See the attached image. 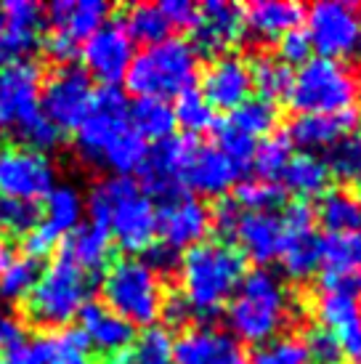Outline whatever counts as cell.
<instances>
[{"mask_svg":"<svg viewBox=\"0 0 361 364\" xmlns=\"http://www.w3.org/2000/svg\"><path fill=\"white\" fill-rule=\"evenodd\" d=\"M85 210L90 213V223L107 229L128 253H144L154 245L157 208L131 176H112L93 183L85 197Z\"/></svg>","mask_w":361,"mask_h":364,"instance_id":"1","label":"cell"},{"mask_svg":"<svg viewBox=\"0 0 361 364\" xmlns=\"http://www.w3.org/2000/svg\"><path fill=\"white\" fill-rule=\"evenodd\" d=\"M178 279L191 314L215 316L244 279V255L223 240L200 242L178 258Z\"/></svg>","mask_w":361,"mask_h":364,"instance_id":"2","label":"cell"},{"mask_svg":"<svg viewBox=\"0 0 361 364\" xmlns=\"http://www.w3.org/2000/svg\"><path fill=\"white\" fill-rule=\"evenodd\" d=\"M292 322V301L287 287L269 269L244 274L242 284L229 301V333L237 341L263 346L279 338Z\"/></svg>","mask_w":361,"mask_h":364,"instance_id":"3","label":"cell"},{"mask_svg":"<svg viewBox=\"0 0 361 364\" xmlns=\"http://www.w3.org/2000/svg\"><path fill=\"white\" fill-rule=\"evenodd\" d=\"M200 75V53L183 38H165V41L146 46L136 53L131 67L125 72L128 91L139 99H171L191 91Z\"/></svg>","mask_w":361,"mask_h":364,"instance_id":"4","label":"cell"},{"mask_svg":"<svg viewBox=\"0 0 361 364\" xmlns=\"http://www.w3.org/2000/svg\"><path fill=\"white\" fill-rule=\"evenodd\" d=\"M93 274H85L67 258H56L41 272L32 293L24 298V316L38 327L64 330L90 304Z\"/></svg>","mask_w":361,"mask_h":364,"instance_id":"5","label":"cell"},{"mask_svg":"<svg viewBox=\"0 0 361 364\" xmlns=\"http://www.w3.org/2000/svg\"><path fill=\"white\" fill-rule=\"evenodd\" d=\"M104 306L128 324H154L160 319L165 290L160 277L141 258H120L104 272L101 279Z\"/></svg>","mask_w":361,"mask_h":364,"instance_id":"6","label":"cell"},{"mask_svg":"<svg viewBox=\"0 0 361 364\" xmlns=\"http://www.w3.org/2000/svg\"><path fill=\"white\" fill-rule=\"evenodd\" d=\"M290 104L298 114H340L359 99V80L343 61L308 59L292 75Z\"/></svg>","mask_w":361,"mask_h":364,"instance_id":"7","label":"cell"},{"mask_svg":"<svg viewBox=\"0 0 361 364\" xmlns=\"http://www.w3.org/2000/svg\"><path fill=\"white\" fill-rule=\"evenodd\" d=\"M133 131L131 104L117 85H101L93 91L85 117L75 128V146L82 160L104 165L109 152Z\"/></svg>","mask_w":361,"mask_h":364,"instance_id":"8","label":"cell"},{"mask_svg":"<svg viewBox=\"0 0 361 364\" xmlns=\"http://www.w3.org/2000/svg\"><path fill=\"white\" fill-rule=\"evenodd\" d=\"M56 186V165L50 154L30 149L24 144L0 146V197L11 200H45Z\"/></svg>","mask_w":361,"mask_h":364,"instance_id":"9","label":"cell"},{"mask_svg":"<svg viewBox=\"0 0 361 364\" xmlns=\"http://www.w3.org/2000/svg\"><path fill=\"white\" fill-rule=\"evenodd\" d=\"M82 213H85V200H82L80 189L75 183H56L43 200V218L24 237L27 255L35 261L45 258L56 245H61L64 237H70L80 226Z\"/></svg>","mask_w":361,"mask_h":364,"instance_id":"10","label":"cell"},{"mask_svg":"<svg viewBox=\"0 0 361 364\" xmlns=\"http://www.w3.org/2000/svg\"><path fill=\"white\" fill-rule=\"evenodd\" d=\"M308 41L321 59L340 61L359 48L361 19L359 11L343 0H321L308 9Z\"/></svg>","mask_w":361,"mask_h":364,"instance_id":"11","label":"cell"},{"mask_svg":"<svg viewBox=\"0 0 361 364\" xmlns=\"http://www.w3.org/2000/svg\"><path fill=\"white\" fill-rule=\"evenodd\" d=\"M281 221V250L279 261L284 274L295 282H306L319 272L321 240L316 234V218L306 203H292Z\"/></svg>","mask_w":361,"mask_h":364,"instance_id":"12","label":"cell"},{"mask_svg":"<svg viewBox=\"0 0 361 364\" xmlns=\"http://www.w3.org/2000/svg\"><path fill=\"white\" fill-rule=\"evenodd\" d=\"M93 91H96L93 80L82 67H77V64L56 67L43 80L41 112L59 131L77 128V122L85 117V112L90 107Z\"/></svg>","mask_w":361,"mask_h":364,"instance_id":"13","label":"cell"},{"mask_svg":"<svg viewBox=\"0 0 361 364\" xmlns=\"http://www.w3.org/2000/svg\"><path fill=\"white\" fill-rule=\"evenodd\" d=\"M43 72L30 59L6 61L0 70V125L19 133L41 114Z\"/></svg>","mask_w":361,"mask_h":364,"instance_id":"14","label":"cell"},{"mask_svg":"<svg viewBox=\"0 0 361 364\" xmlns=\"http://www.w3.org/2000/svg\"><path fill=\"white\" fill-rule=\"evenodd\" d=\"M82 70L104 85H117L125 80V72L133 61V41L120 21H107L82 43Z\"/></svg>","mask_w":361,"mask_h":364,"instance_id":"15","label":"cell"},{"mask_svg":"<svg viewBox=\"0 0 361 364\" xmlns=\"http://www.w3.org/2000/svg\"><path fill=\"white\" fill-rule=\"evenodd\" d=\"M210 226V208L189 192L176 194L157 208V232L162 245L176 253L205 242Z\"/></svg>","mask_w":361,"mask_h":364,"instance_id":"16","label":"cell"},{"mask_svg":"<svg viewBox=\"0 0 361 364\" xmlns=\"http://www.w3.org/2000/svg\"><path fill=\"white\" fill-rule=\"evenodd\" d=\"M316 319L338 341L348 364H361V304L359 295L338 287H324L316 298Z\"/></svg>","mask_w":361,"mask_h":364,"instance_id":"17","label":"cell"},{"mask_svg":"<svg viewBox=\"0 0 361 364\" xmlns=\"http://www.w3.org/2000/svg\"><path fill=\"white\" fill-rule=\"evenodd\" d=\"M173 364H244V351L229 330L194 324L173 341Z\"/></svg>","mask_w":361,"mask_h":364,"instance_id":"18","label":"cell"},{"mask_svg":"<svg viewBox=\"0 0 361 364\" xmlns=\"http://www.w3.org/2000/svg\"><path fill=\"white\" fill-rule=\"evenodd\" d=\"M194 35V51L208 53L212 59L226 56L229 48H234L244 35V19L242 9L226 0H208L200 9L197 24L191 27Z\"/></svg>","mask_w":361,"mask_h":364,"instance_id":"19","label":"cell"},{"mask_svg":"<svg viewBox=\"0 0 361 364\" xmlns=\"http://www.w3.org/2000/svg\"><path fill=\"white\" fill-rule=\"evenodd\" d=\"M3 14V38H0V59H27L41 46L45 11L35 0H9L0 6Z\"/></svg>","mask_w":361,"mask_h":364,"instance_id":"20","label":"cell"},{"mask_svg":"<svg viewBox=\"0 0 361 364\" xmlns=\"http://www.w3.org/2000/svg\"><path fill=\"white\" fill-rule=\"evenodd\" d=\"M239 173L226 160V154L218 152L210 144L194 141L186 154L183 171H180V186L208 197H221L237 183Z\"/></svg>","mask_w":361,"mask_h":364,"instance_id":"21","label":"cell"},{"mask_svg":"<svg viewBox=\"0 0 361 364\" xmlns=\"http://www.w3.org/2000/svg\"><path fill=\"white\" fill-rule=\"evenodd\" d=\"M250 64L234 53L212 59L205 77H202V96L212 109L234 112L239 104L250 99Z\"/></svg>","mask_w":361,"mask_h":364,"instance_id":"22","label":"cell"},{"mask_svg":"<svg viewBox=\"0 0 361 364\" xmlns=\"http://www.w3.org/2000/svg\"><path fill=\"white\" fill-rule=\"evenodd\" d=\"M321 282L348 293H361V232L327 234L321 240Z\"/></svg>","mask_w":361,"mask_h":364,"instance_id":"23","label":"cell"},{"mask_svg":"<svg viewBox=\"0 0 361 364\" xmlns=\"http://www.w3.org/2000/svg\"><path fill=\"white\" fill-rule=\"evenodd\" d=\"M237 250L244 258H252L258 266L276 261L281 250V221L274 213H244L242 210L239 221L234 226Z\"/></svg>","mask_w":361,"mask_h":364,"instance_id":"24","label":"cell"},{"mask_svg":"<svg viewBox=\"0 0 361 364\" xmlns=\"http://www.w3.org/2000/svg\"><path fill=\"white\" fill-rule=\"evenodd\" d=\"M107 16L109 6L104 0H53L45 9V21H50L53 32L77 46L107 24Z\"/></svg>","mask_w":361,"mask_h":364,"instance_id":"25","label":"cell"},{"mask_svg":"<svg viewBox=\"0 0 361 364\" xmlns=\"http://www.w3.org/2000/svg\"><path fill=\"white\" fill-rule=\"evenodd\" d=\"M306 9L290 0H255L247 9H242L244 32H250L255 41H279L284 32L301 27Z\"/></svg>","mask_w":361,"mask_h":364,"instance_id":"26","label":"cell"},{"mask_svg":"<svg viewBox=\"0 0 361 364\" xmlns=\"http://www.w3.org/2000/svg\"><path fill=\"white\" fill-rule=\"evenodd\" d=\"M77 319H80V333L85 335L88 346L99 348L101 354H120L122 348H128L136 341L133 324L109 311L104 304H88L77 314Z\"/></svg>","mask_w":361,"mask_h":364,"instance_id":"27","label":"cell"},{"mask_svg":"<svg viewBox=\"0 0 361 364\" xmlns=\"http://www.w3.org/2000/svg\"><path fill=\"white\" fill-rule=\"evenodd\" d=\"M353 112H340V114H298L290 122L287 139L290 144H298L301 149H324L340 141L343 136L351 133Z\"/></svg>","mask_w":361,"mask_h":364,"instance_id":"28","label":"cell"},{"mask_svg":"<svg viewBox=\"0 0 361 364\" xmlns=\"http://www.w3.org/2000/svg\"><path fill=\"white\" fill-rule=\"evenodd\" d=\"M61 258L75 263L85 274L104 269L112 255V237L96 223H80L70 237L61 240Z\"/></svg>","mask_w":361,"mask_h":364,"instance_id":"29","label":"cell"},{"mask_svg":"<svg viewBox=\"0 0 361 364\" xmlns=\"http://www.w3.org/2000/svg\"><path fill=\"white\" fill-rule=\"evenodd\" d=\"M313 218L330 234L361 232V205L345 189H330L321 194Z\"/></svg>","mask_w":361,"mask_h":364,"instance_id":"30","label":"cell"},{"mask_svg":"<svg viewBox=\"0 0 361 364\" xmlns=\"http://www.w3.org/2000/svg\"><path fill=\"white\" fill-rule=\"evenodd\" d=\"M330 168L327 162L316 157L313 152H301L292 154L287 168L281 173L284 186L295 192L298 197H313V194L327 192V183H330Z\"/></svg>","mask_w":361,"mask_h":364,"instance_id":"31","label":"cell"},{"mask_svg":"<svg viewBox=\"0 0 361 364\" xmlns=\"http://www.w3.org/2000/svg\"><path fill=\"white\" fill-rule=\"evenodd\" d=\"M131 125L144 141H165L176 131V114L165 99H139L131 107Z\"/></svg>","mask_w":361,"mask_h":364,"instance_id":"32","label":"cell"},{"mask_svg":"<svg viewBox=\"0 0 361 364\" xmlns=\"http://www.w3.org/2000/svg\"><path fill=\"white\" fill-rule=\"evenodd\" d=\"M107 364H173V338L168 330L151 327Z\"/></svg>","mask_w":361,"mask_h":364,"instance_id":"33","label":"cell"},{"mask_svg":"<svg viewBox=\"0 0 361 364\" xmlns=\"http://www.w3.org/2000/svg\"><path fill=\"white\" fill-rule=\"evenodd\" d=\"M250 80L252 88H258L261 99L276 102V99H287L290 96L292 72L276 56H255L250 64Z\"/></svg>","mask_w":361,"mask_h":364,"instance_id":"34","label":"cell"},{"mask_svg":"<svg viewBox=\"0 0 361 364\" xmlns=\"http://www.w3.org/2000/svg\"><path fill=\"white\" fill-rule=\"evenodd\" d=\"M125 32L131 35V41L136 43H146V46H154V43L171 38V24L165 19L160 6H151V3H139V6H131L125 11V21H120Z\"/></svg>","mask_w":361,"mask_h":364,"instance_id":"35","label":"cell"},{"mask_svg":"<svg viewBox=\"0 0 361 364\" xmlns=\"http://www.w3.org/2000/svg\"><path fill=\"white\" fill-rule=\"evenodd\" d=\"M41 277V263L30 255H16L0 269V301L16 304L32 293Z\"/></svg>","mask_w":361,"mask_h":364,"instance_id":"36","label":"cell"},{"mask_svg":"<svg viewBox=\"0 0 361 364\" xmlns=\"http://www.w3.org/2000/svg\"><path fill=\"white\" fill-rule=\"evenodd\" d=\"M276 122H279V107L258 96V99H247L231 112L229 125H234L244 136L255 139V136H271Z\"/></svg>","mask_w":361,"mask_h":364,"instance_id":"37","label":"cell"},{"mask_svg":"<svg viewBox=\"0 0 361 364\" xmlns=\"http://www.w3.org/2000/svg\"><path fill=\"white\" fill-rule=\"evenodd\" d=\"M290 157H292V144L287 139V133H271L269 139H263L255 146L252 168H255L261 181H274V178H279L281 173H284Z\"/></svg>","mask_w":361,"mask_h":364,"instance_id":"38","label":"cell"},{"mask_svg":"<svg viewBox=\"0 0 361 364\" xmlns=\"http://www.w3.org/2000/svg\"><path fill=\"white\" fill-rule=\"evenodd\" d=\"M284 186L274 181H261V178H252V181H242L234 192V203L239 205V210L244 213H271L284 205Z\"/></svg>","mask_w":361,"mask_h":364,"instance_id":"39","label":"cell"},{"mask_svg":"<svg viewBox=\"0 0 361 364\" xmlns=\"http://www.w3.org/2000/svg\"><path fill=\"white\" fill-rule=\"evenodd\" d=\"M324 162L338 178L361 186V133H348L340 141L332 144Z\"/></svg>","mask_w":361,"mask_h":364,"instance_id":"40","label":"cell"},{"mask_svg":"<svg viewBox=\"0 0 361 364\" xmlns=\"http://www.w3.org/2000/svg\"><path fill=\"white\" fill-rule=\"evenodd\" d=\"M45 343V364H93L88 356V341L80 330H61L48 338Z\"/></svg>","mask_w":361,"mask_h":364,"instance_id":"41","label":"cell"},{"mask_svg":"<svg viewBox=\"0 0 361 364\" xmlns=\"http://www.w3.org/2000/svg\"><path fill=\"white\" fill-rule=\"evenodd\" d=\"M173 114H176V125H183L189 136L200 131H210L212 125H215V109H212L210 104L205 102V96L200 91H183L178 96V102L173 107Z\"/></svg>","mask_w":361,"mask_h":364,"instance_id":"42","label":"cell"},{"mask_svg":"<svg viewBox=\"0 0 361 364\" xmlns=\"http://www.w3.org/2000/svg\"><path fill=\"white\" fill-rule=\"evenodd\" d=\"M210 131H215V139H218V152L226 154V160L237 168V173H244L252 165V154H255V139L244 136L242 131H237L229 122H215Z\"/></svg>","mask_w":361,"mask_h":364,"instance_id":"43","label":"cell"},{"mask_svg":"<svg viewBox=\"0 0 361 364\" xmlns=\"http://www.w3.org/2000/svg\"><path fill=\"white\" fill-rule=\"evenodd\" d=\"M250 364H311V356H308L303 338L279 335L269 343L258 346Z\"/></svg>","mask_w":361,"mask_h":364,"instance_id":"44","label":"cell"},{"mask_svg":"<svg viewBox=\"0 0 361 364\" xmlns=\"http://www.w3.org/2000/svg\"><path fill=\"white\" fill-rule=\"evenodd\" d=\"M41 221V208L24 200L0 197V234L6 237H27Z\"/></svg>","mask_w":361,"mask_h":364,"instance_id":"45","label":"cell"},{"mask_svg":"<svg viewBox=\"0 0 361 364\" xmlns=\"http://www.w3.org/2000/svg\"><path fill=\"white\" fill-rule=\"evenodd\" d=\"M19 136H21V141H24V146L38 149V152H45V154H48V149L59 146V141H61V131L43 114V112L35 120L27 122V125L21 128Z\"/></svg>","mask_w":361,"mask_h":364,"instance_id":"46","label":"cell"},{"mask_svg":"<svg viewBox=\"0 0 361 364\" xmlns=\"http://www.w3.org/2000/svg\"><path fill=\"white\" fill-rule=\"evenodd\" d=\"M303 343H306V348H308L311 362H316V364H340L343 362L340 346H338V341H335L321 324H316V327H311V330L306 333Z\"/></svg>","mask_w":361,"mask_h":364,"instance_id":"47","label":"cell"},{"mask_svg":"<svg viewBox=\"0 0 361 364\" xmlns=\"http://www.w3.org/2000/svg\"><path fill=\"white\" fill-rule=\"evenodd\" d=\"M311 41H308V35H306V30H301V27H295V30L284 32L279 38V56L276 59L284 61L287 67L290 64H306V61L311 59Z\"/></svg>","mask_w":361,"mask_h":364,"instance_id":"48","label":"cell"},{"mask_svg":"<svg viewBox=\"0 0 361 364\" xmlns=\"http://www.w3.org/2000/svg\"><path fill=\"white\" fill-rule=\"evenodd\" d=\"M0 364H45V343L43 341H21L0 351Z\"/></svg>","mask_w":361,"mask_h":364,"instance_id":"49","label":"cell"},{"mask_svg":"<svg viewBox=\"0 0 361 364\" xmlns=\"http://www.w3.org/2000/svg\"><path fill=\"white\" fill-rule=\"evenodd\" d=\"M160 9L171 27H183V30H191L200 16V9L189 0H165L160 3Z\"/></svg>","mask_w":361,"mask_h":364,"instance_id":"50","label":"cell"},{"mask_svg":"<svg viewBox=\"0 0 361 364\" xmlns=\"http://www.w3.org/2000/svg\"><path fill=\"white\" fill-rule=\"evenodd\" d=\"M144 253L146 255H144L141 261L146 263L157 277L165 272H173V269L178 266V253L171 250V247H165V245H151V247H146Z\"/></svg>","mask_w":361,"mask_h":364,"instance_id":"51","label":"cell"},{"mask_svg":"<svg viewBox=\"0 0 361 364\" xmlns=\"http://www.w3.org/2000/svg\"><path fill=\"white\" fill-rule=\"evenodd\" d=\"M239 205L234 200H221L215 205V210H210V223H215V229L223 234V237H231L234 234V226L239 221Z\"/></svg>","mask_w":361,"mask_h":364,"instance_id":"52","label":"cell"},{"mask_svg":"<svg viewBox=\"0 0 361 364\" xmlns=\"http://www.w3.org/2000/svg\"><path fill=\"white\" fill-rule=\"evenodd\" d=\"M160 316H165V322L171 327H180V324H186L191 319V309L183 301V295H165Z\"/></svg>","mask_w":361,"mask_h":364,"instance_id":"53","label":"cell"},{"mask_svg":"<svg viewBox=\"0 0 361 364\" xmlns=\"http://www.w3.org/2000/svg\"><path fill=\"white\" fill-rule=\"evenodd\" d=\"M45 53H48L59 67H64V64H72V59L77 56V43L67 41V38H61V35L53 32L48 41H45Z\"/></svg>","mask_w":361,"mask_h":364,"instance_id":"54","label":"cell"},{"mask_svg":"<svg viewBox=\"0 0 361 364\" xmlns=\"http://www.w3.org/2000/svg\"><path fill=\"white\" fill-rule=\"evenodd\" d=\"M24 341V327L16 316L0 311V351H6L11 346H16Z\"/></svg>","mask_w":361,"mask_h":364,"instance_id":"55","label":"cell"},{"mask_svg":"<svg viewBox=\"0 0 361 364\" xmlns=\"http://www.w3.org/2000/svg\"><path fill=\"white\" fill-rule=\"evenodd\" d=\"M11 261V250H9V245L3 242V240H0V269H3V266H6V263Z\"/></svg>","mask_w":361,"mask_h":364,"instance_id":"56","label":"cell"},{"mask_svg":"<svg viewBox=\"0 0 361 364\" xmlns=\"http://www.w3.org/2000/svg\"><path fill=\"white\" fill-rule=\"evenodd\" d=\"M0 38H3V14H0Z\"/></svg>","mask_w":361,"mask_h":364,"instance_id":"57","label":"cell"},{"mask_svg":"<svg viewBox=\"0 0 361 364\" xmlns=\"http://www.w3.org/2000/svg\"><path fill=\"white\" fill-rule=\"evenodd\" d=\"M356 200H359V205H361V192H359V197H356Z\"/></svg>","mask_w":361,"mask_h":364,"instance_id":"58","label":"cell"},{"mask_svg":"<svg viewBox=\"0 0 361 364\" xmlns=\"http://www.w3.org/2000/svg\"><path fill=\"white\" fill-rule=\"evenodd\" d=\"M359 48H361V32H359Z\"/></svg>","mask_w":361,"mask_h":364,"instance_id":"59","label":"cell"}]
</instances>
